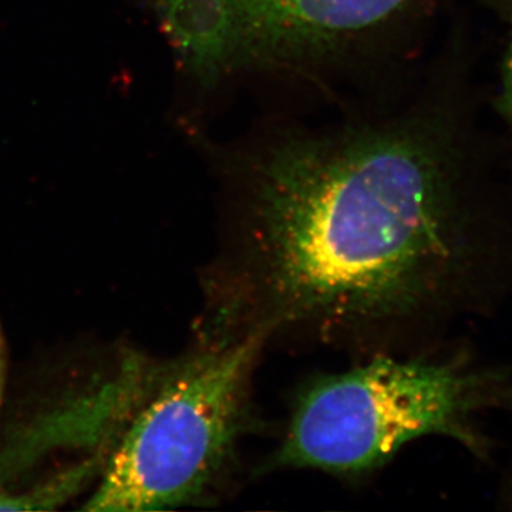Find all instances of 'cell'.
Listing matches in <instances>:
<instances>
[{"instance_id":"1","label":"cell","mask_w":512,"mask_h":512,"mask_svg":"<svg viewBox=\"0 0 512 512\" xmlns=\"http://www.w3.org/2000/svg\"><path fill=\"white\" fill-rule=\"evenodd\" d=\"M451 141L409 123L272 147L235 190L197 332L413 356L490 311L512 289V237Z\"/></svg>"},{"instance_id":"2","label":"cell","mask_w":512,"mask_h":512,"mask_svg":"<svg viewBox=\"0 0 512 512\" xmlns=\"http://www.w3.org/2000/svg\"><path fill=\"white\" fill-rule=\"evenodd\" d=\"M360 360L299 390L266 470L363 477L429 436L457 441L478 460L490 457L493 444L478 419L512 410L511 370L477 367L458 353Z\"/></svg>"},{"instance_id":"3","label":"cell","mask_w":512,"mask_h":512,"mask_svg":"<svg viewBox=\"0 0 512 512\" xmlns=\"http://www.w3.org/2000/svg\"><path fill=\"white\" fill-rule=\"evenodd\" d=\"M265 350L256 336L197 332L128 417L84 508L158 511L212 500L237 467Z\"/></svg>"},{"instance_id":"4","label":"cell","mask_w":512,"mask_h":512,"mask_svg":"<svg viewBox=\"0 0 512 512\" xmlns=\"http://www.w3.org/2000/svg\"><path fill=\"white\" fill-rule=\"evenodd\" d=\"M241 60L322 55L373 32L409 0H231Z\"/></svg>"},{"instance_id":"5","label":"cell","mask_w":512,"mask_h":512,"mask_svg":"<svg viewBox=\"0 0 512 512\" xmlns=\"http://www.w3.org/2000/svg\"><path fill=\"white\" fill-rule=\"evenodd\" d=\"M156 6L178 59L201 82H215L241 60L231 0H156Z\"/></svg>"},{"instance_id":"6","label":"cell","mask_w":512,"mask_h":512,"mask_svg":"<svg viewBox=\"0 0 512 512\" xmlns=\"http://www.w3.org/2000/svg\"><path fill=\"white\" fill-rule=\"evenodd\" d=\"M501 116L507 124L508 133L512 140V32L510 43H508L507 52H505L503 70H501V90H500Z\"/></svg>"}]
</instances>
